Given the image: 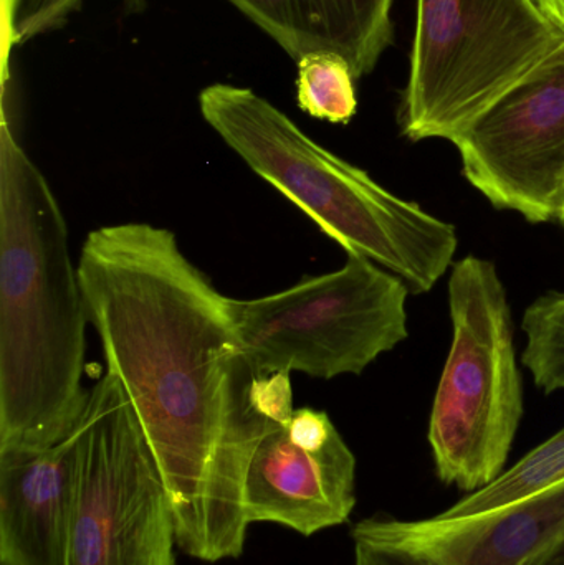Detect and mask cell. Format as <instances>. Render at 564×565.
Segmentation results:
<instances>
[{
	"label": "cell",
	"instance_id": "obj_10",
	"mask_svg": "<svg viewBox=\"0 0 564 565\" xmlns=\"http://www.w3.org/2000/svg\"><path fill=\"white\" fill-rule=\"evenodd\" d=\"M248 523H275L310 537L350 520L357 507V458L324 412L295 408L272 422L248 461Z\"/></svg>",
	"mask_w": 564,
	"mask_h": 565
},
{
	"label": "cell",
	"instance_id": "obj_16",
	"mask_svg": "<svg viewBox=\"0 0 564 565\" xmlns=\"http://www.w3.org/2000/svg\"><path fill=\"white\" fill-rule=\"evenodd\" d=\"M10 39L15 43L55 32L82 9V0H10ZM131 12L145 9V0H125Z\"/></svg>",
	"mask_w": 564,
	"mask_h": 565
},
{
	"label": "cell",
	"instance_id": "obj_18",
	"mask_svg": "<svg viewBox=\"0 0 564 565\" xmlns=\"http://www.w3.org/2000/svg\"><path fill=\"white\" fill-rule=\"evenodd\" d=\"M558 224L564 225V194H563V201H562V209H560Z\"/></svg>",
	"mask_w": 564,
	"mask_h": 565
},
{
	"label": "cell",
	"instance_id": "obj_7",
	"mask_svg": "<svg viewBox=\"0 0 564 565\" xmlns=\"http://www.w3.org/2000/svg\"><path fill=\"white\" fill-rule=\"evenodd\" d=\"M168 491L115 374L88 395L78 427L65 565H178Z\"/></svg>",
	"mask_w": 564,
	"mask_h": 565
},
{
	"label": "cell",
	"instance_id": "obj_17",
	"mask_svg": "<svg viewBox=\"0 0 564 565\" xmlns=\"http://www.w3.org/2000/svg\"><path fill=\"white\" fill-rule=\"evenodd\" d=\"M533 6L564 32V0H532Z\"/></svg>",
	"mask_w": 564,
	"mask_h": 565
},
{
	"label": "cell",
	"instance_id": "obj_13",
	"mask_svg": "<svg viewBox=\"0 0 564 565\" xmlns=\"http://www.w3.org/2000/svg\"><path fill=\"white\" fill-rule=\"evenodd\" d=\"M564 481V427L558 434L530 451L510 470L503 471L492 484L454 504L440 516L454 518L482 513L533 497Z\"/></svg>",
	"mask_w": 564,
	"mask_h": 565
},
{
	"label": "cell",
	"instance_id": "obj_5",
	"mask_svg": "<svg viewBox=\"0 0 564 565\" xmlns=\"http://www.w3.org/2000/svg\"><path fill=\"white\" fill-rule=\"evenodd\" d=\"M563 45L532 0H417L401 131L453 142Z\"/></svg>",
	"mask_w": 564,
	"mask_h": 565
},
{
	"label": "cell",
	"instance_id": "obj_14",
	"mask_svg": "<svg viewBox=\"0 0 564 565\" xmlns=\"http://www.w3.org/2000/svg\"><path fill=\"white\" fill-rule=\"evenodd\" d=\"M353 72L337 53H308L298 62V105L308 115L348 125L358 111Z\"/></svg>",
	"mask_w": 564,
	"mask_h": 565
},
{
	"label": "cell",
	"instance_id": "obj_2",
	"mask_svg": "<svg viewBox=\"0 0 564 565\" xmlns=\"http://www.w3.org/2000/svg\"><path fill=\"white\" fill-rule=\"evenodd\" d=\"M86 312L62 209L3 119L0 132V450L82 424Z\"/></svg>",
	"mask_w": 564,
	"mask_h": 565
},
{
	"label": "cell",
	"instance_id": "obj_3",
	"mask_svg": "<svg viewBox=\"0 0 564 565\" xmlns=\"http://www.w3.org/2000/svg\"><path fill=\"white\" fill-rule=\"evenodd\" d=\"M199 105L225 145L347 254L386 268L411 295L429 292L453 267L459 248L453 224L321 148L251 88L215 83L202 89Z\"/></svg>",
	"mask_w": 564,
	"mask_h": 565
},
{
	"label": "cell",
	"instance_id": "obj_15",
	"mask_svg": "<svg viewBox=\"0 0 564 565\" xmlns=\"http://www.w3.org/2000/svg\"><path fill=\"white\" fill-rule=\"evenodd\" d=\"M526 334L522 362L545 394L564 391V292L536 298L522 321Z\"/></svg>",
	"mask_w": 564,
	"mask_h": 565
},
{
	"label": "cell",
	"instance_id": "obj_6",
	"mask_svg": "<svg viewBox=\"0 0 564 565\" xmlns=\"http://www.w3.org/2000/svg\"><path fill=\"white\" fill-rule=\"evenodd\" d=\"M409 286L370 258L257 299L228 298L238 345L255 375H360L406 341Z\"/></svg>",
	"mask_w": 564,
	"mask_h": 565
},
{
	"label": "cell",
	"instance_id": "obj_11",
	"mask_svg": "<svg viewBox=\"0 0 564 565\" xmlns=\"http://www.w3.org/2000/svg\"><path fill=\"white\" fill-rule=\"evenodd\" d=\"M78 428L45 448L0 450V565H65Z\"/></svg>",
	"mask_w": 564,
	"mask_h": 565
},
{
	"label": "cell",
	"instance_id": "obj_9",
	"mask_svg": "<svg viewBox=\"0 0 564 565\" xmlns=\"http://www.w3.org/2000/svg\"><path fill=\"white\" fill-rule=\"evenodd\" d=\"M353 565H564V481L466 516L354 524Z\"/></svg>",
	"mask_w": 564,
	"mask_h": 565
},
{
	"label": "cell",
	"instance_id": "obj_12",
	"mask_svg": "<svg viewBox=\"0 0 564 565\" xmlns=\"http://www.w3.org/2000/svg\"><path fill=\"white\" fill-rule=\"evenodd\" d=\"M295 62L308 53L343 56L354 79L373 72L393 43V0H228Z\"/></svg>",
	"mask_w": 564,
	"mask_h": 565
},
{
	"label": "cell",
	"instance_id": "obj_4",
	"mask_svg": "<svg viewBox=\"0 0 564 565\" xmlns=\"http://www.w3.org/2000/svg\"><path fill=\"white\" fill-rule=\"evenodd\" d=\"M453 344L429 418L437 477L476 493L502 477L525 414L513 316L496 265L466 257L449 278Z\"/></svg>",
	"mask_w": 564,
	"mask_h": 565
},
{
	"label": "cell",
	"instance_id": "obj_8",
	"mask_svg": "<svg viewBox=\"0 0 564 565\" xmlns=\"http://www.w3.org/2000/svg\"><path fill=\"white\" fill-rule=\"evenodd\" d=\"M454 145L467 181L500 211L558 222L564 194V45Z\"/></svg>",
	"mask_w": 564,
	"mask_h": 565
},
{
	"label": "cell",
	"instance_id": "obj_1",
	"mask_svg": "<svg viewBox=\"0 0 564 565\" xmlns=\"http://www.w3.org/2000/svg\"><path fill=\"white\" fill-rule=\"evenodd\" d=\"M76 271L106 367L168 491L179 550L204 563L237 559L251 526L248 461L274 418L252 397L227 296L171 231L141 222L93 231Z\"/></svg>",
	"mask_w": 564,
	"mask_h": 565
}]
</instances>
